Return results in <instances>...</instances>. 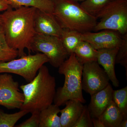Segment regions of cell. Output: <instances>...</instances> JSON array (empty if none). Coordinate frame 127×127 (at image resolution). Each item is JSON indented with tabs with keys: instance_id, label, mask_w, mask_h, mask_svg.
Returning a JSON list of instances; mask_svg holds the SVG:
<instances>
[{
	"instance_id": "cell-1",
	"label": "cell",
	"mask_w": 127,
	"mask_h": 127,
	"mask_svg": "<svg viewBox=\"0 0 127 127\" xmlns=\"http://www.w3.org/2000/svg\"><path fill=\"white\" fill-rule=\"evenodd\" d=\"M36 8L22 6L12 8L11 6L1 15L2 26L5 38L9 45L17 50L18 57L32 52L31 44L36 34L34 16Z\"/></svg>"
},
{
	"instance_id": "cell-2",
	"label": "cell",
	"mask_w": 127,
	"mask_h": 127,
	"mask_svg": "<svg viewBox=\"0 0 127 127\" xmlns=\"http://www.w3.org/2000/svg\"><path fill=\"white\" fill-rule=\"evenodd\" d=\"M56 86L55 78L51 75L47 67L43 65L31 81L20 87L24 96L20 110H27L32 113L47 108L54 101Z\"/></svg>"
},
{
	"instance_id": "cell-3",
	"label": "cell",
	"mask_w": 127,
	"mask_h": 127,
	"mask_svg": "<svg viewBox=\"0 0 127 127\" xmlns=\"http://www.w3.org/2000/svg\"><path fill=\"white\" fill-rule=\"evenodd\" d=\"M53 14L63 28L81 33L93 31L97 20L74 0H53Z\"/></svg>"
},
{
	"instance_id": "cell-4",
	"label": "cell",
	"mask_w": 127,
	"mask_h": 127,
	"mask_svg": "<svg viewBox=\"0 0 127 127\" xmlns=\"http://www.w3.org/2000/svg\"><path fill=\"white\" fill-rule=\"evenodd\" d=\"M83 64L78 61L74 53L69 56L58 67V72L65 77L63 86L56 93L54 104L60 107L69 100L86 102L82 88V73Z\"/></svg>"
},
{
	"instance_id": "cell-5",
	"label": "cell",
	"mask_w": 127,
	"mask_h": 127,
	"mask_svg": "<svg viewBox=\"0 0 127 127\" xmlns=\"http://www.w3.org/2000/svg\"><path fill=\"white\" fill-rule=\"evenodd\" d=\"M97 22L93 31L110 30L123 35L127 33V0H115L96 16Z\"/></svg>"
},
{
	"instance_id": "cell-6",
	"label": "cell",
	"mask_w": 127,
	"mask_h": 127,
	"mask_svg": "<svg viewBox=\"0 0 127 127\" xmlns=\"http://www.w3.org/2000/svg\"><path fill=\"white\" fill-rule=\"evenodd\" d=\"M48 62V59L42 53L29 54L17 59L0 62V73H14L21 76L29 82L36 76L41 67Z\"/></svg>"
},
{
	"instance_id": "cell-7",
	"label": "cell",
	"mask_w": 127,
	"mask_h": 127,
	"mask_svg": "<svg viewBox=\"0 0 127 127\" xmlns=\"http://www.w3.org/2000/svg\"><path fill=\"white\" fill-rule=\"evenodd\" d=\"M32 52L45 55L53 67L58 68L70 55L59 37L36 33L31 44Z\"/></svg>"
},
{
	"instance_id": "cell-8",
	"label": "cell",
	"mask_w": 127,
	"mask_h": 127,
	"mask_svg": "<svg viewBox=\"0 0 127 127\" xmlns=\"http://www.w3.org/2000/svg\"><path fill=\"white\" fill-rule=\"evenodd\" d=\"M97 61L83 64L82 73V88L92 95L102 90L109 84V77Z\"/></svg>"
},
{
	"instance_id": "cell-9",
	"label": "cell",
	"mask_w": 127,
	"mask_h": 127,
	"mask_svg": "<svg viewBox=\"0 0 127 127\" xmlns=\"http://www.w3.org/2000/svg\"><path fill=\"white\" fill-rule=\"evenodd\" d=\"M24 100L23 93L19 89L18 82L9 73L0 75V105L8 109H19Z\"/></svg>"
},
{
	"instance_id": "cell-10",
	"label": "cell",
	"mask_w": 127,
	"mask_h": 127,
	"mask_svg": "<svg viewBox=\"0 0 127 127\" xmlns=\"http://www.w3.org/2000/svg\"><path fill=\"white\" fill-rule=\"evenodd\" d=\"M82 41L87 42L97 50L119 47L122 41V35L118 32L105 30L82 33Z\"/></svg>"
},
{
	"instance_id": "cell-11",
	"label": "cell",
	"mask_w": 127,
	"mask_h": 127,
	"mask_svg": "<svg viewBox=\"0 0 127 127\" xmlns=\"http://www.w3.org/2000/svg\"><path fill=\"white\" fill-rule=\"evenodd\" d=\"M36 33L60 37L63 28L52 13L36 9L34 16Z\"/></svg>"
},
{
	"instance_id": "cell-12",
	"label": "cell",
	"mask_w": 127,
	"mask_h": 127,
	"mask_svg": "<svg viewBox=\"0 0 127 127\" xmlns=\"http://www.w3.org/2000/svg\"><path fill=\"white\" fill-rule=\"evenodd\" d=\"M119 47L97 50V62L99 65L102 66L109 80L115 87H118L119 85L115 70L116 56Z\"/></svg>"
},
{
	"instance_id": "cell-13",
	"label": "cell",
	"mask_w": 127,
	"mask_h": 127,
	"mask_svg": "<svg viewBox=\"0 0 127 127\" xmlns=\"http://www.w3.org/2000/svg\"><path fill=\"white\" fill-rule=\"evenodd\" d=\"M113 89L110 84L106 88L91 95L88 108L92 118H98L112 100Z\"/></svg>"
},
{
	"instance_id": "cell-14",
	"label": "cell",
	"mask_w": 127,
	"mask_h": 127,
	"mask_svg": "<svg viewBox=\"0 0 127 127\" xmlns=\"http://www.w3.org/2000/svg\"><path fill=\"white\" fill-rule=\"evenodd\" d=\"M66 106L61 109L60 117L61 127H73L81 114L84 106L78 101L69 100L66 102Z\"/></svg>"
},
{
	"instance_id": "cell-15",
	"label": "cell",
	"mask_w": 127,
	"mask_h": 127,
	"mask_svg": "<svg viewBox=\"0 0 127 127\" xmlns=\"http://www.w3.org/2000/svg\"><path fill=\"white\" fill-rule=\"evenodd\" d=\"M60 110L59 106L52 104L41 111L39 127H61L58 115Z\"/></svg>"
},
{
	"instance_id": "cell-16",
	"label": "cell",
	"mask_w": 127,
	"mask_h": 127,
	"mask_svg": "<svg viewBox=\"0 0 127 127\" xmlns=\"http://www.w3.org/2000/svg\"><path fill=\"white\" fill-rule=\"evenodd\" d=\"M98 118L105 127H119L123 119L122 115L113 100Z\"/></svg>"
},
{
	"instance_id": "cell-17",
	"label": "cell",
	"mask_w": 127,
	"mask_h": 127,
	"mask_svg": "<svg viewBox=\"0 0 127 127\" xmlns=\"http://www.w3.org/2000/svg\"><path fill=\"white\" fill-rule=\"evenodd\" d=\"M82 34L75 30L63 28L59 37L69 55L74 53L76 48L82 41Z\"/></svg>"
},
{
	"instance_id": "cell-18",
	"label": "cell",
	"mask_w": 127,
	"mask_h": 127,
	"mask_svg": "<svg viewBox=\"0 0 127 127\" xmlns=\"http://www.w3.org/2000/svg\"><path fill=\"white\" fill-rule=\"evenodd\" d=\"M74 53L78 61L83 65L87 63L97 61V50L86 41H82L80 42Z\"/></svg>"
},
{
	"instance_id": "cell-19",
	"label": "cell",
	"mask_w": 127,
	"mask_h": 127,
	"mask_svg": "<svg viewBox=\"0 0 127 127\" xmlns=\"http://www.w3.org/2000/svg\"><path fill=\"white\" fill-rule=\"evenodd\" d=\"M12 3V7L15 9L21 6L35 7L41 10L52 13L54 9L53 0H9Z\"/></svg>"
},
{
	"instance_id": "cell-20",
	"label": "cell",
	"mask_w": 127,
	"mask_h": 127,
	"mask_svg": "<svg viewBox=\"0 0 127 127\" xmlns=\"http://www.w3.org/2000/svg\"><path fill=\"white\" fill-rule=\"evenodd\" d=\"M18 56L17 50L8 45L1 25L0 26V62H7L16 59Z\"/></svg>"
},
{
	"instance_id": "cell-21",
	"label": "cell",
	"mask_w": 127,
	"mask_h": 127,
	"mask_svg": "<svg viewBox=\"0 0 127 127\" xmlns=\"http://www.w3.org/2000/svg\"><path fill=\"white\" fill-rule=\"evenodd\" d=\"M112 100L122 115L123 119H127V87L113 90Z\"/></svg>"
},
{
	"instance_id": "cell-22",
	"label": "cell",
	"mask_w": 127,
	"mask_h": 127,
	"mask_svg": "<svg viewBox=\"0 0 127 127\" xmlns=\"http://www.w3.org/2000/svg\"><path fill=\"white\" fill-rule=\"evenodd\" d=\"M115 0H85L81 5L89 14L96 17L103 9Z\"/></svg>"
},
{
	"instance_id": "cell-23",
	"label": "cell",
	"mask_w": 127,
	"mask_h": 127,
	"mask_svg": "<svg viewBox=\"0 0 127 127\" xmlns=\"http://www.w3.org/2000/svg\"><path fill=\"white\" fill-rule=\"evenodd\" d=\"M29 113L27 110H21L15 113L7 114L0 109V127H14L18 120Z\"/></svg>"
},
{
	"instance_id": "cell-24",
	"label": "cell",
	"mask_w": 127,
	"mask_h": 127,
	"mask_svg": "<svg viewBox=\"0 0 127 127\" xmlns=\"http://www.w3.org/2000/svg\"><path fill=\"white\" fill-rule=\"evenodd\" d=\"M116 64L125 67L127 78V33L122 35V41L116 55Z\"/></svg>"
},
{
	"instance_id": "cell-25",
	"label": "cell",
	"mask_w": 127,
	"mask_h": 127,
	"mask_svg": "<svg viewBox=\"0 0 127 127\" xmlns=\"http://www.w3.org/2000/svg\"><path fill=\"white\" fill-rule=\"evenodd\" d=\"M73 127H93L92 117L87 107L84 106L81 116Z\"/></svg>"
},
{
	"instance_id": "cell-26",
	"label": "cell",
	"mask_w": 127,
	"mask_h": 127,
	"mask_svg": "<svg viewBox=\"0 0 127 127\" xmlns=\"http://www.w3.org/2000/svg\"><path fill=\"white\" fill-rule=\"evenodd\" d=\"M40 112H36L32 113L31 117L19 125L17 127H39L40 124Z\"/></svg>"
},
{
	"instance_id": "cell-27",
	"label": "cell",
	"mask_w": 127,
	"mask_h": 127,
	"mask_svg": "<svg viewBox=\"0 0 127 127\" xmlns=\"http://www.w3.org/2000/svg\"><path fill=\"white\" fill-rule=\"evenodd\" d=\"M11 6V2L9 0H0V12L6 10Z\"/></svg>"
},
{
	"instance_id": "cell-28",
	"label": "cell",
	"mask_w": 127,
	"mask_h": 127,
	"mask_svg": "<svg viewBox=\"0 0 127 127\" xmlns=\"http://www.w3.org/2000/svg\"><path fill=\"white\" fill-rule=\"evenodd\" d=\"M93 127H105L102 122L98 118H92Z\"/></svg>"
},
{
	"instance_id": "cell-29",
	"label": "cell",
	"mask_w": 127,
	"mask_h": 127,
	"mask_svg": "<svg viewBox=\"0 0 127 127\" xmlns=\"http://www.w3.org/2000/svg\"><path fill=\"white\" fill-rule=\"evenodd\" d=\"M127 127V119H123L121 123H120L119 127Z\"/></svg>"
},
{
	"instance_id": "cell-30",
	"label": "cell",
	"mask_w": 127,
	"mask_h": 127,
	"mask_svg": "<svg viewBox=\"0 0 127 127\" xmlns=\"http://www.w3.org/2000/svg\"><path fill=\"white\" fill-rule=\"evenodd\" d=\"M2 24V18L1 14H0V26Z\"/></svg>"
},
{
	"instance_id": "cell-31",
	"label": "cell",
	"mask_w": 127,
	"mask_h": 127,
	"mask_svg": "<svg viewBox=\"0 0 127 127\" xmlns=\"http://www.w3.org/2000/svg\"><path fill=\"white\" fill-rule=\"evenodd\" d=\"M74 0L75 1H77V2H83V1H84L85 0Z\"/></svg>"
}]
</instances>
